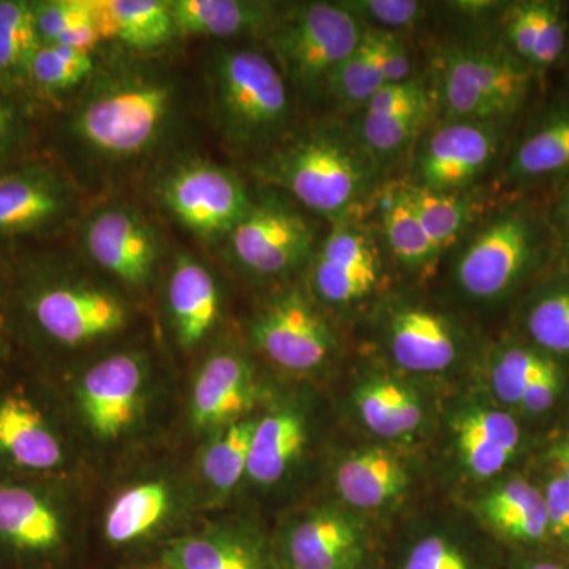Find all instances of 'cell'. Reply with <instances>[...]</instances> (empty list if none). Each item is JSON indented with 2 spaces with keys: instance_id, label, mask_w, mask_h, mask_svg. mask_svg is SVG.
I'll use <instances>...</instances> for the list:
<instances>
[{
  "instance_id": "cell-3",
  "label": "cell",
  "mask_w": 569,
  "mask_h": 569,
  "mask_svg": "<svg viewBox=\"0 0 569 569\" xmlns=\"http://www.w3.org/2000/svg\"><path fill=\"white\" fill-rule=\"evenodd\" d=\"M213 110L227 141L238 151L282 141L291 122L287 80L268 56L249 48H228L213 56Z\"/></svg>"
},
{
  "instance_id": "cell-52",
  "label": "cell",
  "mask_w": 569,
  "mask_h": 569,
  "mask_svg": "<svg viewBox=\"0 0 569 569\" xmlns=\"http://www.w3.org/2000/svg\"><path fill=\"white\" fill-rule=\"evenodd\" d=\"M456 10L463 11V13L482 14L496 9L497 2H456L452 3Z\"/></svg>"
},
{
  "instance_id": "cell-44",
  "label": "cell",
  "mask_w": 569,
  "mask_h": 569,
  "mask_svg": "<svg viewBox=\"0 0 569 569\" xmlns=\"http://www.w3.org/2000/svg\"><path fill=\"white\" fill-rule=\"evenodd\" d=\"M366 28L397 32L411 28L425 14V3L417 0H346L340 2Z\"/></svg>"
},
{
  "instance_id": "cell-4",
  "label": "cell",
  "mask_w": 569,
  "mask_h": 569,
  "mask_svg": "<svg viewBox=\"0 0 569 569\" xmlns=\"http://www.w3.org/2000/svg\"><path fill=\"white\" fill-rule=\"evenodd\" d=\"M365 29L340 2L302 3L283 10L266 40L284 80L306 99L318 100Z\"/></svg>"
},
{
  "instance_id": "cell-34",
  "label": "cell",
  "mask_w": 569,
  "mask_h": 569,
  "mask_svg": "<svg viewBox=\"0 0 569 569\" xmlns=\"http://www.w3.org/2000/svg\"><path fill=\"white\" fill-rule=\"evenodd\" d=\"M380 217L389 250L403 268L426 271L436 263L440 253L408 197L406 183L385 190Z\"/></svg>"
},
{
  "instance_id": "cell-13",
  "label": "cell",
  "mask_w": 569,
  "mask_h": 569,
  "mask_svg": "<svg viewBox=\"0 0 569 569\" xmlns=\"http://www.w3.org/2000/svg\"><path fill=\"white\" fill-rule=\"evenodd\" d=\"M159 193L171 216L204 239L230 234L253 208L238 176L203 160L176 167L164 176Z\"/></svg>"
},
{
  "instance_id": "cell-39",
  "label": "cell",
  "mask_w": 569,
  "mask_h": 569,
  "mask_svg": "<svg viewBox=\"0 0 569 569\" xmlns=\"http://www.w3.org/2000/svg\"><path fill=\"white\" fill-rule=\"evenodd\" d=\"M430 103L415 110L392 114L362 112L353 130L367 152L378 164L396 159L417 140L430 114Z\"/></svg>"
},
{
  "instance_id": "cell-35",
  "label": "cell",
  "mask_w": 569,
  "mask_h": 569,
  "mask_svg": "<svg viewBox=\"0 0 569 569\" xmlns=\"http://www.w3.org/2000/svg\"><path fill=\"white\" fill-rule=\"evenodd\" d=\"M569 171V108L546 116L522 141L508 167L516 182L559 176Z\"/></svg>"
},
{
  "instance_id": "cell-21",
  "label": "cell",
  "mask_w": 569,
  "mask_h": 569,
  "mask_svg": "<svg viewBox=\"0 0 569 569\" xmlns=\"http://www.w3.org/2000/svg\"><path fill=\"white\" fill-rule=\"evenodd\" d=\"M62 437L21 391L0 395V462L22 473L48 475L66 466Z\"/></svg>"
},
{
  "instance_id": "cell-28",
  "label": "cell",
  "mask_w": 569,
  "mask_h": 569,
  "mask_svg": "<svg viewBox=\"0 0 569 569\" xmlns=\"http://www.w3.org/2000/svg\"><path fill=\"white\" fill-rule=\"evenodd\" d=\"M178 36L266 37L274 31L283 9L257 0H168Z\"/></svg>"
},
{
  "instance_id": "cell-27",
  "label": "cell",
  "mask_w": 569,
  "mask_h": 569,
  "mask_svg": "<svg viewBox=\"0 0 569 569\" xmlns=\"http://www.w3.org/2000/svg\"><path fill=\"white\" fill-rule=\"evenodd\" d=\"M167 306L176 339L183 348L200 346L219 323V283L192 254L176 260L168 279Z\"/></svg>"
},
{
  "instance_id": "cell-42",
  "label": "cell",
  "mask_w": 569,
  "mask_h": 569,
  "mask_svg": "<svg viewBox=\"0 0 569 569\" xmlns=\"http://www.w3.org/2000/svg\"><path fill=\"white\" fill-rule=\"evenodd\" d=\"M93 71L91 52L66 47L41 44L33 59L31 81L44 93L71 91L88 80Z\"/></svg>"
},
{
  "instance_id": "cell-20",
  "label": "cell",
  "mask_w": 569,
  "mask_h": 569,
  "mask_svg": "<svg viewBox=\"0 0 569 569\" xmlns=\"http://www.w3.org/2000/svg\"><path fill=\"white\" fill-rule=\"evenodd\" d=\"M385 337L392 361L406 372L443 373L462 353V339L456 326L422 306L396 307L388 317Z\"/></svg>"
},
{
  "instance_id": "cell-49",
  "label": "cell",
  "mask_w": 569,
  "mask_h": 569,
  "mask_svg": "<svg viewBox=\"0 0 569 569\" xmlns=\"http://www.w3.org/2000/svg\"><path fill=\"white\" fill-rule=\"evenodd\" d=\"M21 130V116L17 104L0 97V153L7 151Z\"/></svg>"
},
{
  "instance_id": "cell-36",
  "label": "cell",
  "mask_w": 569,
  "mask_h": 569,
  "mask_svg": "<svg viewBox=\"0 0 569 569\" xmlns=\"http://www.w3.org/2000/svg\"><path fill=\"white\" fill-rule=\"evenodd\" d=\"M41 44H66L92 52L103 39L99 0H47L33 3Z\"/></svg>"
},
{
  "instance_id": "cell-26",
  "label": "cell",
  "mask_w": 569,
  "mask_h": 569,
  "mask_svg": "<svg viewBox=\"0 0 569 569\" xmlns=\"http://www.w3.org/2000/svg\"><path fill=\"white\" fill-rule=\"evenodd\" d=\"M475 512L493 535L511 545L538 548L552 541L542 490L527 479H501L478 498Z\"/></svg>"
},
{
  "instance_id": "cell-1",
  "label": "cell",
  "mask_w": 569,
  "mask_h": 569,
  "mask_svg": "<svg viewBox=\"0 0 569 569\" xmlns=\"http://www.w3.org/2000/svg\"><path fill=\"white\" fill-rule=\"evenodd\" d=\"M380 164L340 123L309 127L282 140L257 174L332 222L353 219L376 186Z\"/></svg>"
},
{
  "instance_id": "cell-46",
  "label": "cell",
  "mask_w": 569,
  "mask_h": 569,
  "mask_svg": "<svg viewBox=\"0 0 569 569\" xmlns=\"http://www.w3.org/2000/svg\"><path fill=\"white\" fill-rule=\"evenodd\" d=\"M550 539L569 550V485L559 470L550 471L545 489Z\"/></svg>"
},
{
  "instance_id": "cell-45",
  "label": "cell",
  "mask_w": 569,
  "mask_h": 569,
  "mask_svg": "<svg viewBox=\"0 0 569 569\" xmlns=\"http://www.w3.org/2000/svg\"><path fill=\"white\" fill-rule=\"evenodd\" d=\"M429 103L430 97L429 92H427L426 82L421 78L413 77L403 82L383 86L366 103L362 112L392 114V112L415 110V108L425 107V104Z\"/></svg>"
},
{
  "instance_id": "cell-29",
  "label": "cell",
  "mask_w": 569,
  "mask_h": 569,
  "mask_svg": "<svg viewBox=\"0 0 569 569\" xmlns=\"http://www.w3.org/2000/svg\"><path fill=\"white\" fill-rule=\"evenodd\" d=\"M71 194L47 168H26L0 176V234L39 230L62 217Z\"/></svg>"
},
{
  "instance_id": "cell-38",
  "label": "cell",
  "mask_w": 569,
  "mask_h": 569,
  "mask_svg": "<svg viewBox=\"0 0 569 569\" xmlns=\"http://www.w3.org/2000/svg\"><path fill=\"white\" fill-rule=\"evenodd\" d=\"M407 193L432 239L438 253H443L466 233L473 222L477 204L466 192H432L413 182H406Z\"/></svg>"
},
{
  "instance_id": "cell-22",
  "label": "cell",
  "mask_w": 569,
  "mask_h": 569,
  "mask_svg": "<svg viewBox=\"0 0 569 569\" xmlns=\"http://www.w3.org/2000/svg\"><path fill=\"white\" fill-rule=\"evenodd\" d=\"M451 430L459 463L477 481L498 477L518 456L522 441L518 421L501 408L485 403L456 411Z\"/></svg>"
},
{
  "instance_id": "cell-8",
  "label": "cell",
  "mask_w": 569,
  "mask_h": 569,
  "mask_svg": "<svg viewBox=\"0 0 569 569\" xmlns=\"http://www.w3.org/2000/svg\"><path fill=\"white\" fill-rule=\"evenodd\" d=\"M151 366L138 351H119L89 366L74 383L82 426L102 445L121 443L137 432L148 406Z\"/></svg>"
},
{
  "instance_id": "cell-24",
  "label": "cell",
  "mask_w": 569,
  "mask_h": 569,
  "mask_svg": "<svg viewBox=\"0 0 569 569\" xmlns=\"http://www.w3.org/2000/svg\"><path fill=\"white\" fill-rule=\"evenodd\" d=\"M309 441V415L298 403H280L261 415L250 447L247 481L263 490L282 485L305 459Z\"/></svg>"
},
{
  "instance_id": "cell-5",
  "label": "cell",
  "mask_w": 569,
  "mask_h": 569,
  "mask_svg": "<svg viewBox=\"0 0 569 569\" xmlns=\"http://www.w3.org/2000/svg\"><path fill=\"white\" fill-rule=\"evenodd\" d=\"M531 69L507 47L456 43L440 58L445 121L505 122L529 93Z\"/></svg>"
},
{
  "instance_id": "cell-43",
  "label": "cell",
  "mask_w": 569,
  "mask_h": 569,
  "mask_svg": "<svg viewBox=\"0 0 569 569\" xmlns=\"http://www.w3.org/2000/svg\"><path fill=\"white\" fill-rule=\"evenodd\" d=\"M526 326L542 351L569 356V282L539 296L527 313Z\"/></svg>"
},
{
  "instance_id": "cell-41",
  "label": "cell",
  "mask_w": 569,
  "mask_h": 569,
  "mask_svg": "<svg viewBox=\"0 0 569 569\" xmlns=\"http://www.w3.org/2000/svg\"><path fill=\"white\" fill-rule=\"evenodd\" d=\"M396 569H490L485 557L467 542L448 533L432 530L418 535L403 548Z\"/></svg>"
},
{
  "instance_id": "cell-7",
  "label": "cell",
  "mask_w": 569,
  "mask_h": 569,
  "mask_svg": "<svg viewBox=\"0 0 569 569\" xmlns=\"http://www.w3.org/2000/svg\"><path fill=\"white\" fill-rule=\"evenodd\" d=\"M541 238L522 211H505L471 236L460 250L455 280L475 302H496L511 293L537 263Z\"/></svg>"
},
{
  "instance_id": "cell-6",
  "label": "cell",
  "mask_w": 569,
  "mask_h": 569,
  "mask_svg": "<svg viewBox=\"0 0 569 569\" xmlns=\"http://www.w3.org/2000/svg\"><path fill=\"white\" fill-rule=\"evenodd\" d=\"M71 553L73 523L61 493L0 478V569H67Z\"/></svg>"
},
{
  "instance_id": "cell-53",
  "label": "cell",
  "mask_w": 569,
  "mask_h": 569,
  "mask_svg": "<svg viewBox=\"0 0 569 569\" xmlns=\"http://www.w3.org/2000/svg\"><path fill=\"white\" fill-rule=\"evenodd\" d=\"M559 219L561 227L569 223V186L568 189L565 190L563 197H561L559 204Z\"/></svg>"
},
{
  "instance_id": "cell-16",
  "label": "cell",
  "mask_w": 569,
  "mask_h": 569,
  "mask_svg": "<svg viewBox=\"0 0 569 569\" xmlns=\"http://www.w3.org/2000/svg\"><path fill=\"white\" fill-rule=\"evenodd\" d=\"M82 244L97 266L130 288L148 287L160 260V239L141 212L126 204L99 209L86 220Z\"/></svg>"
},
{
  "instance_id": "cell-50",
  "label": "cell",
  "mask_w": 569,
  "mask_h": 569,
  "mask_svg": "<svg viewBox=\"0 0 569 569\" xmlns=\"http://www.w3.org/2000/svg\"><path fill=\"white\" fill-rule=\"evenodd\" d=\"M511 569H569V565L549 557H520Z\"/></svg>"
},
{
  "instance_id": "cell-17",
  "label": "cell",
  "mask_w": 569,
  "mask_h": 569,
  "mask_svg": "<svg viewBox=\"0 0 569 569\" xmlns=\"http://www.w3.org/2000/svg\"><path fill=\"white\" fill-rule=\"evenodd\" d=\"M157 569H282L274 542L239 520L208 523L168 539Z\"/></svg>"
},
{
  "instance_id": "cell-14",
  "label": "cell",
  "mask_w": 569,
  "mask_h": 569,
  "mask_svg": "<svg viewBox=\"0 0 569 569\" xmlns=\"http://www.w3.org/2000/svg\"><path fill=\"white\" fill-rule=\"evenodd\" d=\"M381 279L383 263L376 239L355 217L336 222L310 260V290L331 309L365 305L377 293Z\"/></svg>"
},
{
  "instance_id": "cell-25",
  "label": "cell",
  "mask_w": 569,
  "mask_h": 569,
  "mask_svg": "<svg viewBox=\"0 0 569 569\" xmlns=\"http://www.w3.org/2000/svg\"><path fill=\"white\" fill-rule=\"evenodd\" d=\"M351 403L361 426L381 440L407 441L425 426V399L400 377L367 373L356 385Z\"/></svg>"
},
{
  "instance_id": "cell-54",
  "label": "cell",
  "mask_w": 569,
  "mask_h": 569,
  "mask_svg": "<svg viewBox=\"0 0 569 569\" xmlns=\"http://www.w3.org/2000/svg\"><path fill=\"white\" fill-rule=\"evenodd\" d=\"M358 569H376V567H373L372 561H370V563H367V565H365V567H361Z\"/></svg>"
},
{
  "instance_id": "cell-48",
  "label": "cell",
  "mask_w": 569,
  "mask_h": 569,
  "mask_svg": "<svg viewBox=\"0 0 569 569\" xmlns=\"http://www.w3.org/2000/svg\"><path fill=\"white\" fill-rule=\"evenodd\" d=\"M381 69H383L385 84H396L413 78L410 51L397 32H388Z\"/></svg>"
},
{
  "instance_id": "cell-37",
  "label": "cell",
  "mask_w": 569,
  "mask_h": 569,
  "mask_svg": "<svg viewBox=\"0 0 569 569\" xmlns=\"http://www.w3.org/2000/svg\"><path fill=\"white\" fill-rule=\"evenodd\" d=\"M40 47L33 3L0 0V78L31 81L33 59Z\"/></svg>"
},
{
  "instance_id": "cell-18",
  "label": "cell",
  "mask_w": 569,
  "mask_h": 569,
  "mask_svg": "<svg viewBox=\"0 0 569 569\" xmlns=\"http://www.w3.org/2000/svg\"><path fill=\"white\" fill-rule=\"evenodd\" d=\"M183 505L181 486L170 477L138 479L119 490L102 520L108 548L130 552L151 546L178 519Z\"/></svg>"
},
{
  "instance_id": "cell-9",
  "label": "cell",
  "mask_w": 569,
  "mask_h": 569,
  "mask_svg": "<svg viewBox=\"0 0 569 569\" xmlns=\"http://www.w3.org/2000/svg\"><path fill=\"white\" fill-rule=\"evenodd\" d=\"M249 329L254 348L269 362L298 376L326 369L339 350L331 325L298 288L269 298L254 313Z\"/></svg>"
},
{
  "instance_id": "cell-12",
  "label": "cell",
  "mask_w": 569,
  "mask_h": 569,
  "mask_svg": "<svg viewBox=\"0 0 569 569\" xmlns=\"http://www.w3.org/2000/svg\"><path fill=\"white\" fill-rule=\"evenodd\" d=\"M236 264L257 279L293 274L316 253V236L301 212L277 198H264L228 234Z\"/></svg>"
},
{
  "instance_id": "cell-40",
  "label": "cell",
  "mask_w": 569,
  "mask_h": 569,
  "mask_svg": "<svg viewBox=\"0 0 569 569\" xmlns=\"http://www.w3.org/2000/svg\"><path fill=\"white\" fill-rule=\"evenodd\" d=\"M552 365V358L545 351L522 346L500 348L490 362V388L505 406L519 407L527 389Z\"/></svg>"
},
{
  "instance_id": "cell-32",
  "label": "cell",
  "mask_w": 569,
  "mask_h": 569,
  "mask_svg": "<svg viewBox=\"0 0 569 569\" xmlns=\"http://www.w3.org/2000/svg\"><path fill=\"white\" fill-rule=\"evenodd\" d=\"M99 26L103 39L142 52L160 50L178 37L168 0H99Z\"/></svg>"
},
{
  "instance_id": "cell-23",
  "label": "cell",
  "mask_w": 569,
  "mask_h": 569,
  "mask_svg": "<svg viewBox=\"0 0 569 569\" xmlns=\"http://www.w3.org/2000/svg\"><path fill=\"white\" fill-rule=\"evenodd\" d=\"M332 481L337 496L350 511H378L402 500L410 489L406 460L391 449H351L336 463Z\"/></svg>"
},
{
  "instance_id": "cell-15",
  "label": "cell",
  "mask_w": 569,
  "mask_h": 569,
  "mask_svg": "<svg viewBox=\"0 0 569 569\" xmlns=\"http://www.w3.org/2000/svg\"><path fill=\"white\" fill-rule=\"evenodd\" d=\"M503 123L445 121L419 149L413 183L432 192H466L497 159Z\"/></svg>"
},
{
  "instance_id": "cell-10",
  "label": "cell",
  "mask_w": 569,
  "mask_h": 569,
  "mask_svg": "<svg viewBox=\"0 0 569 569\" xmlns=\"http://www.w3.org/2000/svg\"><path fill=\"white\" fill-rule=\"evenodd\" d=\"M272 542L282 569H358L372 561L365 520L336 505L296 512Z\"/></svg>"
},
{
  "instance_id": "cell-11",
  "label": "cell",
  "mask_w": 569,
  "mask_h": 569,
  "mask_svg": "<svg viewBox=\"0 0 569 569\" xmlns=\"http://www.w3.org/2000/svg\"><path fill=\"white\" fill-rule=\"evenodd\" d=\"M29 316L54 346L80 348L102 342L129 323V307L110 290L89 282L59 280L29 296Z\"/></svg>"
},
{
  "instance_id": "cell-47",
  "label": "cell",
  "mask_w": 569,
  "mask_h": 569,
  "mask_svg": "<svg viewBox=\"0 0 569 569\" xmlns=\"http://www.w3.org/2000/svg\"><path fill=\"white\" fill-rule=\"evenodd\" d=\"M561 389H563V376H561L559 366L553 362V365L527 389L518 408L529 415L546 413V411L553 407L557 399H559Z\"/></svg>"
},
{
  "instance_id": "cell-31",
  "label": "cell",
  "mask_w": 569,
  "mask_h": 569,
  "mask_svg": "<svg viewBox=\"0 0 569 569\" xmlns=\"http://www.w3.org/2000/svg\"><path fill=\"white\" fill-rule=\"evenodd\" d=\"M258 418L260 415H250L208 433L197 467L201 485L212 501L227 500L247 478Z\"/></svg>"
},
{
  "instance_id": "cell-19",
  "label": "cell",
  "mask_w": 569,
  "mask_h": 569,
  "mask_svg": "<svg viewBox=\"0 0 569 569\" xmlns=\"http://www.w3.org/2000/svg\"><path fill=\"white\" fill-rule=\"evenodd\" d=\"M257 376L247 356L234 350L209 355L193 378L189 417L194 430L211 433L253 415Z\"/></svg>"
},
{
  "instance_id": "cell-55",
  "label": "cell",
  "mask_w": 569,
  "mask_h": 569,
  "mask_svg": "<svg viewBox=\"0 0 569 569\" xmlns=\"http://www.w3.org/2000/svg\"><path fill=\"white\" fill-rule=\"evenodd\" d=\"M565 233H567V238L569 239V223L565 224Z\"/></svg>"
},
{
  "instance_id": "cell-51",
  "label": "cell",
  "mask_w": 569,
  "mask_h": 569,
  "mask_svg": "<svg viewBox=\"0 0 569 569\" xmlns=\"http://www.w3.org/2000/svg\"><path fill=\"white\" fill-rule=\"evenodd\" d=\"M552 455L553 459H556L557 470L563 475L569 485V430L561 437L559 443L556 445Z\"/></svg>"
},
{
  "instance_id": "cell-30",
  "label": "cell",
  "mask_w": 569,
  "mask_h": 569,
  "mask_svg": "<svg viewBox=\"0 0 569 569\" xmlns=\"http://www.w3.org/2000/svg\"><path fill=\"white\" fill-rule=\"evenodd\" d=\"M505 44L529 69L559 61L567 47V21L560 3L548 0L515 2L503 13Z\"/></svg>"
},
{
  "instance_id": "cell-33",
  "label": "cell",
  "mask_w": 569,
  "mask_h": 569,
  "mask_svg": "<svg viewBox=\"0 0 569 569\" xmlns=\"http://www.w3.org/2000/svg\"><path fill=\"white\" fill-rule=\"evenodd\" d=\"M388 31L366 28L353 52L337 67L325 96L342 111L362 110L385 84L381 58Z\"/></svg>"
},
{
  "instance_id": "cell-2",
  "label": "cell",
  "mask_w": 569,
  "mask_h": 569,
  "mask_svg": "<svg viewBox=\"0 0 569 569\" xmlns=\"http://www.w3.org/2000/svg\"><path fill=\"white\" fill-rule=\"evenodd\" d=\"M174 89L163 78L126 73L93 86L73 119V133L97 156L129 160L151 152L170 129Z\"/></svg>"
}]
</instances>
